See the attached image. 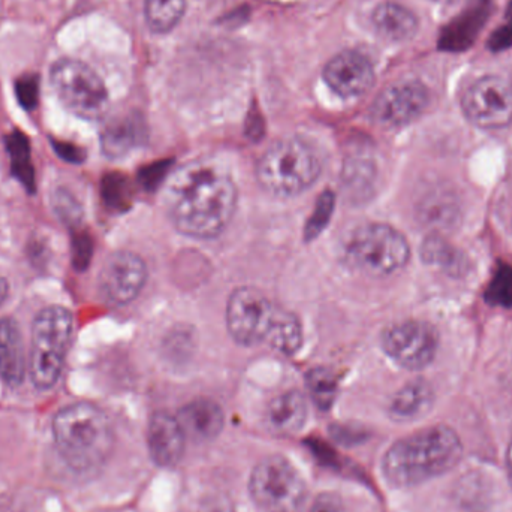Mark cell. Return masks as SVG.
I'll use <instances>...</instances> for the list:
<instances>
[{
  "label": "cell",
  "instance_id": "obj_25",
  "mask_svg": "<svg viewBox=\"0 0 512 512\" xmlns=\"http://www.w3.org/2000/svg\"><path fill=\"white\" fill-rule=\"evenodd\" d=\"M307 388H309L310 396L313 402L322 411H327L334 403L337 394V382L330 370L313 369L307 375Z\"/></svg>",
  "mask_w": 512,
  "mask_h": 512
},
{
  "label": "cell",
  "instance_id": "obj_11",
  "mask_svg": "<svg viewBox=\"0 0 512 512\" xmlns=\"http://www.w3.org/2000/svg\"><path fill=\"white\" fill-rule=\"evenodd\" d=\"M439 337L432 325L405 321L393 325L382 337L385 354L408 370H423L435 360Z\"/></svg>",
  "mask_w": 512,
  "mask_h": 512
},
{
  "label": "cell",
  "instance_id": "obj_4",
  "mask_svg": "<svg viewBox=\"0 0 512 512\" xmlns=\"http://www.w3.org/2000/svg\"><path fill=\"white\" fill-rule=\"evenodd\" d=\"M322 173L316 147L300 137L271 144L256 164L259 185L277 197H295L312 188Z\"/></svg>",
  "mask_w": 512,
  "mask_h": 512
},
{
  "label": "cell",
  "instance_id": "obj_29",
  "mask_svg": "<svg viewBox=\"0 0 512 512\" xmlns=\"http://www.w3.org/2000/svg\"><path fill=\"white\" fill-rule=\"evenodd\" d=\"M454 252L444 240L439 237H429L423 245V258L429 264L442 265L448 267V264L456 262L453 258Z\"/></svg>",
  "mask_w": 512,
  "mask_h": 512
},
{
  "label": "cell",
  "instance_id": "obj_26",
  "mask_svg": "<svg viewBox=\"0 0 512 512\" xmlns=\"http://www.w3.org/2000/svg\"><path fill=\"white\" fill-rule=\"evenodd\" d=\"M129 185L128 180L120 174H110L102 182V198L111 210H122L128 206Z\"/></svg>",
  "mask_w": 512,
  "mask_h": 512
},
{
  "label": "cell",
  "instance_id": "obj_33",
  "mask_svg": "<svg viewBox=\"0 0 512 512\" xmlns=\"http://www.w3.org/2000/svg\"><path fill=\"white\" fill-rule=\"evenodd\" d=\"M342 499L336 493H322L307 512H342Z\"/></svg>",
  "mask_w": 512,
  "mask_h": 512
},
{
  "label": "cell",
  "instance_id": "obj_16",
  "mask_svg": "<svg viewBox=\"0 0 512 512\" xmlns=\"http://www.w3.org/2000/svg\"><path fill=\"white\" fill-rule=\"evenodd\" d=\"M186 439L194 442H212L224 429L225 415L221 406L210 399H195L183 406L177 414Z\"/></svg>",
  "mask_w": 512,
  "mask_h": 512
},
{
  "label": "cell",
  "instance_id": "obj_35",
  "mask_svg": "<svg viewBox=\"0 0 512 512\" xmlns=\"http://www.w3.org/2000/svg\"><path fill=\"white\" fill-rule=\"evenodd\" d=\"M490 48L495 51L507 50L512 47V24L502 27L498 32L493 33L489 42Z\"/></svg>",
  "mask_w": 512,
  "mask_h": 512
},
{
  "label": "cell",
  "instance_id": "obj_39",
  "mask_svg": "<svg viewBox=\"0 0 512 512\" xmlns=\"http://www.w3.org/2000/svg\"><path fill=\"white\" fill-rule=\"evenodd\" d=\"M436 3H454L456 0H433Z\"/></svg>",
  "mask_w": 512,
  "mask_h": 512
},
{
  "label": "cell",
  "instance_id": "obj_3",
  "mask_svg": "<svg viewBox=\"0 0 512 512\" xmlns=\"http://www.w3.org/2000/svg\"><path fill=\"white\" fill-rule=\"evenodd\" d=\"M53 436L60 457L77 472L101 468L113 453V426L104 411L92 403L60 409L53 420Z\"/></svg>",
  "mask_w": 512,
  "mask_h": 512
},
{
  "label": "cell",
  "instance_id": "obj_27",
  "mask_svg": "<svg viewBox=\"0 0 512 512\" xmlns=\"http://www.w3.org/2000/svg\"><path fill=\"white\" fill-rule=\"evenodd\" d=\"M487 297L490 303L498 304V306H512V268L501 267L498 273L493 277L489 289H487Z\"/></svg>",
  "mask_w": 512,
  "mask_h": 512
},
{
  "label": "cell",
  "instance_id": "obj_37",
  "mask_svg": "<svg viewBox=\"0 0 512 512\" xmlns=\"http://www.w3.org/2000/svg\"><path fill=\"white\" fill-rule=\"evenodd\" d=\"M505 466H507L508 481L512 489V435L510 442H508L507 451H505Z\"/></svg>",
  "mask_w": 512,
  "mask_h": 512
},
{
  "label": "cell",
  "instance_id": "obj_8",
  "mask_svg": "<svg viewBox=\"0 0 512 512\" xmlns=\"http://www.w3.org/2000/svg\"><path fill=\"white\" fill-rule=\"evenodd\" d=\"M51 86L71 113L87 120L104 116L108 108V90L102 78L86 63L62 59L54 63Z\"/></svg>",
  "mask_w": 512,
  "mask_h": 512
},
{
  "label": "cell",
  "instance_id": "obj_19",
  "mask_svg": "<svg viewBox=\"0 0 512 512\" xmlns=\"http://www.w3.org/2000/svg\"><path fill=\"white\" fill-rule=\"evenodd\" d=\"M433 402L435 393L429 382L417 379L394 394L388 406V414L399 423H411L423 418L432 409Z\"/></svg>",
  "mask_w": 512,
  "mask_h": 512
},
{
  "label": "cell",
  "instance_id": "obj_15",
  "mask_svg": "<svg viewBox=\"0 0 512 512\" xmlns=\"http://www.w3.org/2000/svg\"><path fill=\"white\" fill-rule=\"evenodd\" d=\"M186 436L179 420L168 412H156L147 427V447L153 463L159 468L179 465L185 451Z\"/></svg>",
  "mask_w": 512,
  "mask_h": 512
},
{
  "label": "cell",
  "instance_id": "obj_9",
  "mask_svg": "<svg viewBox=\"0 0 512 512\" xmlns=\"http://www.w3.org/2000/svg\"><path fill=\"white\" fill-rule=\"evenodd\" d=\"M282 307L276 306L256 288L236 289L227 303V327L231 337L243 346L267 343Z\"/></svg>",
  "mask_w": 512,
  "mask_h": 512
},
{
  "label": "cell",
  "instance_id": "obj_17",
  "mask_svg": "<svg viewBox=\"0 0 512 512\" xmlns=\"http://www.w3.org/2000/svg\"><path fill=\"white\" fill-rule=\"evenodd\" d=\"M306 418V397L297 390L286 391L274 397L265 412L268 430L282 436L300 432Z\"/></svg>",
  "mask_w": 512,
  "mask_h": 512
},
{
  "label": "cell",
  "instance_id": "obj_31",
  "mask_svg": "<svg viewBox=\"0 0 512 512\" xmlns=\"http://www.w3.org/2000/svg\"><path fill=\"white\" fill-rule=\"evenodd\" d=\"M54 210L63 222L75 225L81 219V207L74 197L65 189H59L54 194Z\"/></svg>",
  "mask_w": 512,
  "mask_h": 512
},
{
  "label": "cell",
  "instance_id": "obj_36",
  "mask_svg": "<svg viewBox=\"0 0 512 512\" xmlns=\"http://www.w3.org/2000/svg\"><path fill=\"white\" fill-rule=\"evenodd\" d=\"M201 512H236L233 510V508L230 507V505L227 504V502H210L209 505H207L206 508H204Z\"/></svg>",
  "mask_w": 512,
  "mask_h": 512
},
{
  "label": "cell",
  "instance_id": "obj_2",
  "mask_svg": "<svg viewBox=\"0 0 512 512\" xmlns=\"http://www.w3.org/2000/svg\"><path fill=\"white\" fill-rule=\"evenodd\" d=\"M463 457V442L456 430L439 424L394 442L382 459L385 480L409 489L453 471Z\"/></svg>",
  "mask_w": 512,
  "mask_h": 512
},
{
  "label": "cell",
  "instance_id": "obj_14",
  "mask_svg": "<svg viewBox=\"0 0 512 512\" xmlns=\"http://www.w3.org/2000/svg\"><path fill=\"white\" fill-rule=\"evenodd\" d=\"M325 83L342 98H357L372 89L375 69L372 62L358 51L345 50L325 65Z\"/></svg>",
  "mask_w": 512,
  "mask_h": 512
},
{
  "label": "cell",
  "instance_id": "obj_6",
  "mask_svg": "<svg viewBox=\"0 0 512 512\" xmlns=\"http://www.w3.org/2000/svg\"><path fill=\"white\" fill-rule=\"evenodd\" d=\"M345 258L355 270L385 277L402 270L411 258L408 240L387 224L361 225L345 245Z\"/></svg>",
  "mask_w": 512,
  "mask_h": 512
},
{
  "label": "cell",
  "instance_id": "obj_5",
  "mask_svg": "<svg viewBox=\"0 0 512 512\" xmlns=\"http://www.w3.org/2000/svg\"><path fill=\"white\" fill-rule=\"evenodd\" d=\"M74 319L65 307L50 306L36 315L32 330L30 376L39 390L59 381L71 345Z\"/></svg>",
  "mask_w": 512,
  "mask_h": 512
},
{
  "label": "cell",
  "instance_id": "obj_28",
  "mask_svg": "<svg viewBox=\"0 0 512 512\" xmlns=\"http://www.w3.org/2000/svg\"><path fill=\"white\" fill-rule=\"evenodd\" d=\"M334 207V195L331 192H325L319 198L318 204H316L315 212L310 216L309 224L306 227L307 239H313L321 233L322 228L327 225L328 219H330L331 212Z\"/></svg>",
  "mask_w": 512,
  "mask_h": 512
},
{
  "label": "cell",
  "instance_id": "obj_30",
  "mask_svg": "<svg viewBox=\"0 0 512 512\" xmlns=\"http://www.w3.org/2000/svg\"><path fill=\"white\" fill-rule=\"evenodd\" d=\"M15 95L24 110H35L39 101V80L36 75H24L15 83Z\"/></svg>",
  "mask_w": 512,
  "mask_h": 512
},
{
  "label": "cell",
  "instance_id": "obj_7",
  "mask_svg": "<svg viewBox=\"0 0 512 512\" xmlns=\"http://www.w3.org/2000/svg\"><path fill=\"white\" fill-rule=\"evenodd\" d=\"M249 493L264 512H298L306 501L307 489L289 460L268 456L252 471Z\"/></svg>",
  "mask_w": 512,
  "mask_h": 512
},
{
  "label": "cell",
  "instance_id": "obj_32",
  "mask_svg": "<svg viewBox=\"0 0 512 512\" xmlns=\"http://www.w3.org/2000/svg\"><path fill=\"white\" fill-rule=\"evenodd\" d=\"M93 255V242L89 234L78 233L72 239V264L77 270H86Z\"/></svg>",
  "mask_w": 512,
  "mask_h": 512
},
{
  "label": "cell",
  "instance_id": "obj_24",
  "mask_svg": "<svg viewBox=\"0 0 512 512\" xmlns=\"http://www.w3.org/2000/svg\"><path fill=\"white\" fill-rule=\"evenodd\" d=\"M267 343L282 354H295L303 343V328H301L300 319L294 313L280 309Z\"/></svg>",
  "mask_w": 512,
  "mask_h": 512
},
{
  "label": "cell",
  "instance_id": "obj_10",
  "mask_svg": "<svg viewBox=\"0 0 512 512\" xmlns=\"http://www.w3.org/2000/svg\"><path fill=\"white\" fill-rule=\"evenodd\" d=\"M463 113L478 128L501 129L512 123V83L498 75L475 81L462 99Z\"/></svg>",
  "mask_w": 512,
  "mask_h": 512
},
{
  "label": "cell",
  "instance_id": "obj_23",
  "mask_svg": "<svg viewBox=\"0 0 512 512\" xmlns=\"http://www.w3.org/2000/svg\"><path fill=\"white\" fill-rule=\"evenodd\" d=\"M186 0H146L144 15L146 23L153 33L165 35L179 26L185 17Z\"/></svg>",
  "mask_w": 512,
  "mask_h": 512
},
{
  "label": "cell",
  "instance_id": "obj_12",
  "mask_svg": "<svg viewBox=\"0 0 512 512\" xmlns=\"http://www.w3.org/2000/svg\"><path fill=\"white\" fill-rule=\"evenodd\" d=\"M429 102V89L420 81L394 83L382 90L373 102L372 117L385 128H400L418 119Z\"/></svg>",
  "mask_w": 512,
  "mask_h": 512
},
{
  "label": "cell",
  "instance_id": "obj_1",
  "mask_svg": "<svg viewBox=\"0 0 512 512\" xmlns=\"http://www.w3.org/2000/svg\"><path fill=\"white\" fill-rule=\"evenodd\" d=\"M239 189L233 174L216 161H192L177 170L164 192L165 210L179 233L213 239L233 221Z\"/></svg>",
  "mask_w": 512,
  "mask_h": 512
},
{
  "label": "cell",
  "instance_id": "obj_38",
  "mask_svg": "<svg viewBox=\"0 0 512 512\" xmlns=\"http://www.w3.org/2000/svg\"><path fill=\"white\" fill-rule=\"evenodd\" d=\"M6 295H8V283L5 282V279H0V304L5 300Z\"/></svg>",
  "mask_w": 512,
  "mask_h": 512
},
{
  "label": "cell",
  "instance_id": "obj_18",
  "mask_svg": "<svg viewBox=\"0 0 512 512\" xmlns=\"http://www.w3.org/2000/svg\"><path fill=\"white\" fill-rule=\"evenodd\" d=\"M26 375V357L20 327L11 318L0 319V378L18 387Z\"/></svg>",
  "mask_w": 512,
  "mask_h": 512
},
{
  "label": "cell",
  "instance_id": "obj_34",
  "mask_svg": "<svg viewBox=\"0 0 512 512\" xmlns=\"http://www.w3.org/2000/svg\"><path fill=\"white\" fill-rule=\"evenodd\" d=\"M53 147L54 152H56L57 156H60L63 161L72 162V164H80V162H83L84 158H86L83 150H81L80 147L74 146V144L65 143V141H54Z\"/></svg>",
  "mask_w": 512,
  "mask_h": 512
},
{
  "label": "cell",
  "instance_id": "obj_20",
  "mask_svg": "<svg viewBox=\"0 0 512 512\" xmlns=\"http://www.w3.org/2000/svg\"><path fill=\"white\" fill-rule=\"evenodd\" d=\"M147 128L138 116L120 117L102 132V150L108 158H123L146 141Z\"/></svg>",
  "mask_w": 512,
  "mask_h": 512
},
{
  "label": "cell",
  "instance_id": "obj_21",
  "mask_svg": "<svg viewBox=\"0 0 512 512\" xmlns=\"http://www.w3.org/2000/svg\"><path fill=\"white\" fill-rule=\"evenodd\" d=\"M372 23L378 35L391 42H405L417 33V15L396 2H384L373 11Z\"/></svg>",
  "mask_w": 512,
  "mask_h": 512
},
{
  "label": "cell",
  "instance_id": "obj_13",
  "mask_svg": "<svg viewBox=\"0 0 512 512\" xmlns=\"http://www.w3.org/2000/svg\"><path fill=\"white\" fill-rule=\"evenodd\" d=\"M147 274L146 262L140 255L120 251L108 256L99 274V286L110 303L128 304L143 291Z\"/></svg>",
  "mask_w": 512,
  "mask_h": 512
},
{
  "label": "cell",
  "instance_id": "obj_22",
  "mask_svg": "<svg viewBox=\"0 0 512 512\" xmlns=\"http://www.w3.org/2000/svg\"><path fill=\"white\" fill-rule=\"evenodd\" d=\"M6 152L11 162V173L29 192L35 191V168L32 164L29 138L20 131L6 135Z\"/></svg>",
  "mask_w": 512,
  "mask_h": 512
}]
</instances>
